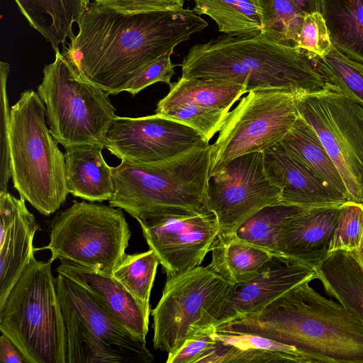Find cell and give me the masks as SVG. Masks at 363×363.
I'll return each instance as SVG.
<instances>
[{"mask_svg": "<svg viewBox=\"0 0 363 363\" xmlns=\"http://www.w3.org/2000/svg\"><path fill=\"white\" fill-rule=\"evenodd\" d=\"M172 50L147 64L126 86L125 91L133 96L151 84L164 82L172 84L171 79L175 74L174 67L171 61Z\"/></svg>", "mask_w": 363, "mask_h": 363, "instance_id": "74e56055", "label": "cell"}, {"mask_svg": "<svg viewBox=\"0 0 363 363\" xmlns=\"http://www.w3.org/2000/svg\"><path fill=\"white\" fill-rule=\"evenodd\" d=\"M357 257H358L359 260L360 261L361 264L363 266V235L361 241L360 246L357 250H353Z\"/></svg>", "mask_w": 363, "mask_h": 363, "instance_id": "7bdbcfd3", "label": "cell"}, {"mask_svg": "<svg viewBox=\"0 0 363 363\" xmlns=\"http://www.w3.org/2000/svg\"><path fill=\"white\" fill-rule=\"evenodd\" d=\"M216 344L199 363H311L295 347L247 333L214 332Z\"/></svg>", "mask_w": 363, "mask_h": 363, "instance_id": "44dd1931", "label": "cell"}, {"mask_svg": "<svg viewBox=\"0 0 363 363\" xmlns=\"http://www.w3.org/2000/svg\"><path fill=\"white\" fill-rule=\"evenodd\" d=\"M295 103L335 163L350 201L363 203V107L328 85L295 95Z\"/></svg>", "mask_w": 363, "mask_h": 363, "instance_id": "7c38bea8", "label": "cell"}, {"mask_svg": "<svg viewBox=\"0 0 363 363\" xmlns=\"http://www.w3.org/2000/svg\"><path fill=\"white\" fill-rule=\"evenodd\" d=\"M262 22L260 35L276 43L298 48L306 15L293 0H256Z\"/></svg>", "mask_w": 363, "mask_h": 363, "instance_id": "f546056e", "label": "cell"}, {"mask_svg": "<svg viewBox=\"0 0 363 363\" xmlns=\"http://www.w3.org/2000/svg\"><path fill=\"white\" fill-rule=\"evenodd\" d=\"M316 279V269L281 255H274L251 279L233 284L215 326L259 312L294 286Z\"/></svg>", "mask_w": 363, "mask_h": 363, "instance_id": "2e32d148", "label": "cell"}, {"mask_svg": "<svg viewBox=\"0 0 363 363\" xmlns=\"http://www.w3.org/2000/svg\"><path fill=\"white\" fill-rule=\"evenodd\" d=\"M279 144L350 201L342 177L315 130L299 116Z\"/></svg>", "mask_w": 363, "mask_h": 363, "instance_id": "4316f807", "label": "cell"}, {"mask_svg": "<svg viewBox=\"0 0 363 363\" xmlns=\"http://www.w3.org/2000/svg\"><path fill=\"white\" fill-rule=\"evenodd\" d=\"M209 145L199 131L157 113L137 118L116 116L104 140V147L118 159L146 164Z\"/></svg>", "mask_w": 363, "mask_h": 363, "instance_id": "9a60e30c", "label": "cell"}, {"mask_svg": "<svg viewBox=\"0 0 363 363\" xmlns=\"http://www.w3.org/2000/svg\"><path fill=\"white\" fill-rule=\"evenodd\" d=\"M99 145L65 148L66 186L69 194L91 202L109 201L114 192L111 167Z\"/></svg>", "mask_w": 363, "mask_h": 363, "instance_id": "7402d4cb", "label": "cell"}, {"mask_svg": "<svg viewBox=\"0 0 363 363\" xmlns=\"http://www.w3.org/2000/svg\"><path fill=\"white\" fill-rule=\"evenodd\" d=\"M56 269L82 286L106 313L146 341L150 313L112 276L74 262L60 260Z\"/></svg>", "mask_w": 363, "mask_h": 363, "instance_id": "ffe728a7", "label": "cell"}, {"mask_svg": "<svg viewBox=\"0 0 363 363\" xmlns=\"http://www.w3.org/2000/svg\"><path fill=\"white\" fill-rule=\"evenodd\" d=\"M194 4L193 10L212 18L226 35L254 37L261 33L256 0H194Z\"/></svg>", "mask_w": 363, "mask_h": 363, "instance_id": "f1b7e54d", "label": "cell"}, {"mask_svg": "<svg viewBox=\"0 0 363 363\" xmlns=\"http://www.w3.org/2000/svg\"><path fill=\"white\" fill-rule=\"evenodd\" d=\"M246 93L247 87L242 84L200 77H181L172 83L169 93L159 101L156 108L189 104L228 113L232 106Z\"/></svg>", "mask_w": 363, "mask_h": 363, "instance_id": "484cf974", "label": "cell"}, {"mask_svg": "<svg viewBox=\"0 0 363 363\" xmlns=\"http://www.w3.org/2000/svg\"><path fill=\"white\" fill-rule=\"evenodd\" d=\"M320 13L332 45L363 64V0H322Z\"/></svg>", "mask_w": 363, "mask_h": 363, "instance_id": "83f0119b", "label": "cell"}, {"mask_svg": "<svg viewBox=\"0 0 363 363\" xmlns=\"http://www.w3.org/2000/svg\"><path fill=\"white\" fill-rule=\"evenodd\" d=\"M181 67L182 77L242 84L247 93L276 89L296 95L327 88L314 62L303 51L270 41L260 34L223 35L196 44L185 55Z\"/></svg>", "mask_w": 363, "mask_h": 363, "instance_id": "3957f363", "label": "cell"}, {"mask_svg": "<svg viewBox=\"0 0 363 363\" xmlns=\"http://www.w3.org/2000/svg\"><path fill=\"white\" fill-rule=\"evenodd\" d=\"M308 208L279 202L267 206L247 219L235 232L240 239L277 255L282 224Z\"/></svg>", "mask_w": 363, "mask_h": 363, "instance_id": "4dcf8cb0", "label": "cell"}, {"mask_svg": "<svg viewBox=\"0 0 363 363\" xmlns=\"http://www.w3.org/2000/svg\"><path fill=\"white\" fill-rule=\"evenodd\" d=\"M0 362L28 363L20 349L4 333L0 337Z\"/></svg>", "mask_w": 363, "mask_h": 363, "instance_id": "60d3db41", "label": "cell"}, {"mask_svg": "<svg viewBox=\"0 0 363 363\" xmlns=\"http://www.w3.org/2000/svg\"><path fill=\"white\" fill-rule=\"evenodd\" d=\"M233 286L208 265L167 276L151 311L154 348L172 353L187 338L216 330V318Z\"/></svg>", "mask_w": 363, "mask_h": 363, "instance_id": "30bf717a", "label": "cell"}, {"mask_svg": "<svg viewBox=\"0 0 363 363\" xmlns=\"http://www.w3.org/2000/svg\"><path fill=\"white\" fill-rule=\"evenodd\" d=\"M185 0H94L112 10L126 13L159 11H174L183 9Z\"/></svg>", "mask_w": 363, "mask_h": 363, "instance_id": "ab89813d", "label": "cell"}, {"mask_svg": "<svg viewBox=\"0 0 363 363\" xmlns=\"http://www.w3.org/2000/svg\"><path fill=\"white\" fill-rule=\"evenodd\" d=\"M363 235V203H343L334 230L330 252L337 250H357Z\"/></svg>", "mask_w": 363, "mask_h": 363, "instance_id": "e575fe53", "label": "cell"}, {"mask_svg": "<svg viewBox=\"0 0 363 363\" xmlns=\"http://www.w3.org/2000/svg\"><path fill=\"white\" fill-rule=\"evenodd\" d=\"M296 6L306 14L320 12L322 0H293Z\"/></svg>", "mask_w": 363, "mask_h": 363, "instance_id": "b9f144b4", "label": "cell"}, {"mask_svg": "<svg viewBox=\"0 0 363 363\" xmlns=\"http://www.w3.org/2000/svg\"><path fill=\"white\" fill-rule=\"evenodd\" d=\"M30 262L0 306V330L28 363H66V330L52 263Z\"/></svg>", "mask_w": 363, "mask_h": 363, "instance_id": "5b68a950", "label": "cell"}, {"mask_svg": "<svg viewBox=\"0 0 363 363\" xmlns=\"http://www.w3.org/2000/svg\"><path fill=\"white\" fill-rule=\"evenodd\" d=\"M30 26L36 30L55 51L73 35L88 8L89 0H14Z\"/></svg>", "mask_w": 363, "mask_h": 363, "instance_id": "cb8c5ba5", "label": "cell"}, {"mask_svg": "<svg viewBox=\"0 0 363 363\" xmlns=\"http://www.w3.org/2000/svg\"><path fill=\"white\" fill-rule=\"evenodd\" d=\"M213 331L199 333L187 338L182 346L168 354L167 363H199L214 347Z\"/></svg>", "mask_w": 363, "mask_h": 363, "instance_id": "f35d334b", "label": "cell"}, {"mask_svg": "<svg viewBox=\"0 0 363 363\" xmlns=\"http://www.w3.org/2000/svg\"><path fill=\"white\" fill-rule=\"evenodd\" d=\"M56 289L66 330V363H151L141 340L106 313L82 286L58 274Z\"/></svg>", "mask_w": 363, "mask_h": 363, "instance_id": "ba28073f", "label": "cell"}, {"mask_svg": "<svg viewBox=\"0 0 363 363\" xmlns=\"http://www.w3.org/2000/svg\"><path fill=\"white\" fill-rule=\"evenodd\" d=\"M211 252L209 267L232 284L252 279L274 255L240 239L235 233H219Z\"/></svg>", "mask_w": 363, "mask_h": 363, "instance_id": "d4e9b609", "label": "cell"}, {"mask_svg": "<svg viewBox=\"0 0 363 363\" xmlns=\"http://www.w3.org/2000/svg\"><path fill=\"white\" fill-rule=\"evenodd\" d=\"M10 72L7 62H0V98H1V126H0V191H7L8 182L11 177L10 150H9V124L11 108L9 106L6 84Z\"/></svg>", "mask_w": 363, "mask_h": 363, "instance_id": "d590c367", "label": "cell"}, {"mask_svg": "<svg viewBox=\"0 0 363 363\" xmlns=\"http://www.w3.org/2000/svg\"><path fill=\"white\" fill-rule=\"evenodd\" d=\"M207 26L189 8L126 13L93 1L62 53L82 77L116 95L147 64Z\"/></svg>", "mask_w": 363, "mask_h": 363, "instance_id": "6da1fadb", "label": "cell"}, {"mask_svg": "<svg viewBox=\"0 0 363 363\" xmlns=\"http://www.w3.org/2000/svg\"><path fill=\"white\" fill-rule=\"evenodd\" d=\"M315 269L325 291L363 320V266L355 252L333 251Z\"/></svg>", "mask_w": 363, "mask_h": 363, "instance_id": "603a6c76", "label": "cell"}, {"mask_svg": "<svg viewBox=\"0 0 363 363\" xmlns=\"http://www.w3.org/2000/svg\"><path fill=\"white\" fill-rule=\"evenodd\" d=\"M46 108L38 94L26 90L11 106L9 150L11 178L20 197L50 216L65 202V155L45 124Z\"/></svg>", "mask_w": 363, "mask_h": 363, "instance_id": "277c9868", "label": "cell"}, {"mask_svg": "<svg viewBox=\"0 0 363 363\" xmlns=\"http://www.w3.org/2000/svg\"><path fill=\"white\" fill-rule=\"evenodd\" d=\"M298 117L294 94L276 89L249 91L227 113L211 145L209 174L238 156L279 144Z\"/></svg>", "mask_w": 363, "mask_h": 363, "instance_id": "8fae6325", "label": "cell"}, {"mask_svg": "<svg viewBox=\"0 0 363 363\" xmlns=\"http://www.w3.org/2000/svg\"><path fill=\"white\" fill-rule=\"evenodd\" d=\"M280 198L281 189L266 175L263 152H252L209 174L203 208L214 214L220 234H230L262 208L280 202Z\"/></svg>", "mask_w": 363, "mask_h": 363, "instance_id": "5bb4252c", "label": "cell"}, {"mask_svg": "<svg viewBox=\"0 0 363 363\" xmlns=\"http://www.w3.org/2000/svg\"><path fill=\"white\" fill-rule=\"evenodd\" d=\"M340 206L308 208L288 218L277 238V255L316 269L330 255Z\"/></svg>", "mask_w": 363, "mask_h": 363, "instance_id": "d6986e66", "label": "cell"}, {"mask_svg": "<svg viewBox=\"0 0 363 363\" xmlns=\"http://www.w3.org/2000/svg\"><path fill=\"white\" fill-rule=\"evenodd\" d=\"M25 201L0 191V306L34 255L40 226Z\"/></svg>", "mask_w": 363, "mask_h": 363, "instance_id": "e0dca14e", "label": "cell"}, {"mask_svg": "<svg viewBox=\"0 0 363 363\" xmlns=\"http://www.w3.org/2000/svg\"><path fill=\"white\" fill-rule=\"evenodd\" d=\"M155 113L193 128L210 141L219 132L228 113L194 104H181L156 108Z\"/></svg>", "mask_w": 363, "mask_h": 363, "instance_id": "836d02e7", "label": "cell"}, {"mask_svg": "<svg viewBox=\"0 0 363 363\" xmlns=\"http://www.w3.org/2000/svg\"><path fill=\"white\" fill-rule=\"evenodd\" d=\"M325 19L320 12L306 14L298 48L307 55L324 56L332 47Z\"/></svg>", "mask_w": 363, "mask_h": 363, "instance_id": "8d00e7d4", "label": "cell"}, {"mask_svg": "<svg viewBox=\"0 0 363 363\" xmlns=\"http://www.w3.org/2000/svg\"><path fill=\"white\" fill-rule=\"evenodd\" d=\"M136 219L167 276L199 267L220 233L214 214L203 208H159Z\"/></svg>", "mask_w": 363, "mask_h": 363, "instance_id": "4fadbf2b", "label": "cell"}, {"mask_svg": "<svg viewBox=\"0 0 363 363\" xmlns=\"http://www.w3.org/2000/svg\"><path fill=\"white\" fill-rule=\"evenodd\" d=\"M45 66L38 94L46 108L50 132L65 148L81 145L104 147L116 117L108 94L82 77L60 50Z\"/></svg>", "mask_w": 363, "mask_h": 363, "instance_id": "52a82bcc", "label": "cell"}, {"mask_svg": "<svg viewBox=\"0 0 363 363\" xmlns=\"http://www.w3.org/2000/svg\"><path fill=\"white\" fill-rule=\"evenodd\" d=\"M266 175L281 189L280 202L306 208L348 202L279 143L263 152Z\"/></svg>", "mask_w": 363, "mask_h": 363, "instance_id": "ac0fdd59", "label": "cell"}, {"mask_svg": "<svg viewBox=\"0 0 363 363\" xmlns=\"http://www.w3.org/2000/svg\"><path fill=\"white\" fill-rule=\"evenodd\" d=\"M160 264L152 250L126 254L113 270L112 277L150 314V297Z\"/></svg>", "mask_w": 363, "mask_h": 363, "instance_id": "d6a6232c", "label": "cell"}, {"mask_svg": "<svg viewBox=\"0 0 363 363\" xmlns=\"http://www.w3.org/2000/svg\"><path fill=\"white\" fill-rule=\"evenodd\" d=\"M211 145L155 163L121 160L111 167L114 192L111 206L136 218L164 208H203L211 161Z\"/></svg>", "mask_w": 363, "mask_h": 363, "instance_id": "8992f818", "label": "cell"}, {"mask_svg": "<svg viewBox=\"0 0 363 363\" xmlns=\"http://www.w3.org/2000/svg\"><path fill=\"white\" fill-rule=\"evenodd\" d=\"M310 281L216 332L265 337L295 347L311 363H363V320L318 293Z\"/></svg>", "mask_w": 363, "mask_h": 363, "instance_id": "7a4b0ae2", "label": "cell"}, {"mask_svg": "<svg viewBox=\"0 0 363 363\" xmlns=\"http://www.w3.org/2000/svg\"><path fill=\"white\" fill-rule=\"evenodd\" d=\"M308 56L328 86L363 107V64L345 56L333 45L324 56Z\"/></svg>", "mask_w": 363, "mask_h": 363, "instance_id": "1f68e13d", "label": "cell"}, {"mask_svg": "<svg viewBox=\"0 0 363 363\" xmlns=\"http://www.w3.org/2000/svg\"><path fill=\"white\" fill-rule=\"evenodd\" d=\"M49 236L43 248L53 262L69 261L112 276L131 232L121 208L74 200L50 220Z\"/></svg>", "mask_w": 363, "mask_h": 363, "instance_id": "9c48e42d", "label": "cell"}]
</instances>
